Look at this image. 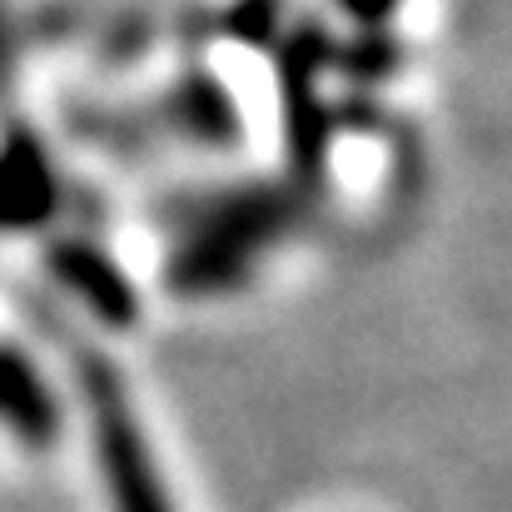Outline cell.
Returning <instances> with one entry per match:
<instances>
[{"instance_id": "cell-4", "label": "cell", "mask_w": 512, "mask_h": 512, "mask_svg": "<svg viewBox=\"0 0 512 512\" xmlns=\"http://www.w3.org/2000/svg\"><path fill=\"white\" fill-rule=\"evenodd\" d=\"M0 423L10 433H20L25 443H45L60 428V408H55L50 383L15 348H0Z\"/></svg>"}, {"instance_id": "cell-1", "label": "cell", "mask_w": 512, "mask_h": 512, "mask_svg": "<svg viewBox=\"0 0 512 512\" xmlns=\"http://www.w3.org/2000/svg\"><path fill=\"white\" fill-rule=\"evenodd\" d=\"M80 403H85V418H90V458H95L105 508L179 512L170 478H165V463L155 453V438H150L125 378L95 353L80 358Z\"/></svg>"}, {"instance_id": "cell-5", "label": "cell", "mask_w": 512, "mask_h": 512, "mask_svg": "<svg viewBox=\"0 0 512 512\" xmlns=\"http://www.w3.org/2000/svg\"><path fill=\"white\" fill-rule=\"evenodd\" d=\"M55 274L70 294H80L95 314L105 319H125L130 304V279L120 274V264H110L95 244H60L55 249Z\"/></svg>"}, {"instance_id": "cell-3", "label": "cell", "mask_w": 512, "mask_h": 512, "mask_svg": "<svg viewBox=\"0 0 512 512\" xmlns=\"http://www.w3.org/2000/svg\"><path fill=\"white\" fill-rule=\"evenodd\" d=\"M55 209V174L40 145L10 140L0 150V229H35Z\"/></svg>"}, {"instance_id": "cell-6", "label": "cell", "mask_w": 512, "mask_h": 512, "mask_svg": "<svg viewBox=\"0 0 512 512\" xmlns=\"http://www.w3.org/2000/svg\"><path fill=\"white\" fill-rule=\"evenodd\" d=\"M348 15H358V20H383V15H393V5L398 0H339Z\"/></svg>"}, {"instance_id": "cell-2", "label": "cell", "mask_w": 512, "mask_h": 512, "mask_svg": "<svg viewBox=\"0 0 512 512\" xmlns=\"http://www.w3.org/2000/svg\"><path fill=\"white\" fill-rule=\"evenodd\" d=\"M284 229V209L269 194H229L209 209H199L189 219V229L179 234L174 249V284L179 294H224L234 289L259 259L264 249L279 239Z\"/></svg>"}]
</instances>
